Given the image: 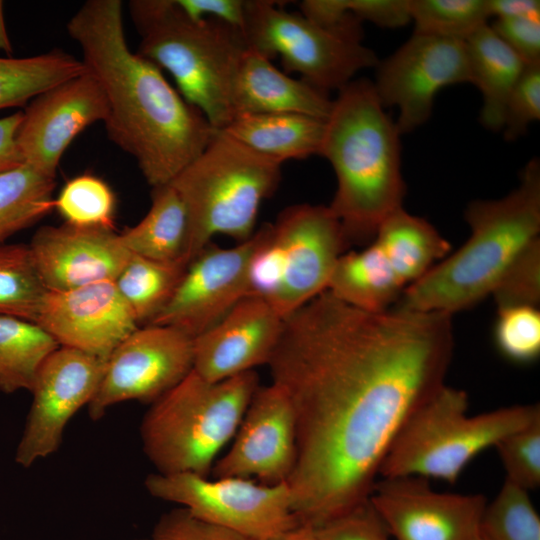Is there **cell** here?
Returning <instances> with one entry per match:
<instances>
[{
    "label": "cell",
    "instance_id": "obj_1",
    "mask_svg": "<svg viewBox=\"0 0 540 540\" xmlns=\"http://www.w3.org/2000/svg\"><path fill=\"white\" fill-rule=\"evenodd\" d=\"M451 317L367 312L326 290L283 319L267 365L295 415L287 484L299 522L317 526L369 499L395 437L445 385Z\"/></svg>",
    "mask_w": 540,
    "mask_h": 540
},
{
    "label": "cell",
    "instance_id": "obj_2",
    "mask_svg": "<svg viewBox=\"0 0 540 540\" xmlns=\"http://www.w3.org/2000/svg\"><path fill=\"white\" fill-rule=\"evenodd\" d=\"M122 11L120 0H88L68 21L67 32L106 96L109 139L135 159L156 188L199 156L217 129L161 69L130 50Z\"/></svg>",
    "mask_w": 540,
    "mask_h": 540
},
{
    "label": "cell",
    "instance_id": "obj_3",
    "mask_svg": "<svg viewBox=\"0 0 540 540\" xmlns=\"http://www.w3.org/2000/svg\"><path fill=\"white\" fill-rule=\"evenodd\" d=\"M400 136L371 80L355 79L338 90L319 156L335 172L337 188L328 207L348 245L369 244L381 223L403 207Z\"/></svg>",
    "mask_w": 540,
    "mask_h": 540
},
{
    "label": "cell",
    "instance_id": "obj_4",
    "mask_svg": "<svg viewBox=\"0 0 540 540\" xmlns=\"http://www.w3.org/2000/svg\"><path fill=\"white\" fill-rule=\"evenodd\" d=\"M464 218L466 242L409 285L392 309L452 316L491 295L513 259L540 237L539 159L526 164L509 194L472 201Z\"/></svg>",
    "mask_w": 540,
    "mask_h": 540
},
{
    "label": "cell",
    "instance_id": "obj_5",
    "mask_svg": "<svg viewBox=\"0 0 540 540\" xmlns=\"http://www.w3.org/2000/svg\"><path fill=\"white\" fill-rule=\"evenodd\" d=\"M128 11L140 37L136 53L168 71L182 97L223 129L235 116V78L249 48L243 31L218 20L193 21L176 0H132Z\"/></svg>",
    "mask_w": 540,
    "mask_h": 540
},
{
    "label": "cell",
    "instance_id": "obj_6",
    "mask_svg": "<svg viewBox=\"0 0 540 540\" xmlns=\"http://www.w3.org/2000/svg\"><path fill=\"white\" fill-rule=\"evenodd\" d=\"M258 387L254 370L217 382L192 370L151 403L140 436L157 473L207 476L222 448L233 439Z\"/></svg>",
    "mask_w": 540,
    "mask_h": 540
},
{
    "label": "cell",
    "instance_id": "obj_7",
    "mask_svg": "<svg viewBox=\"0 0 540 540\" xmlns=\"http://www.w3.org/2000/svg\"><path fill=\"white\" fill-rule=\"evenodd\" d=\"M282 162L262 155L221 130L169 184L187 215L191 261L219 234L249 239L262 202L277 189Z\"/></svg>",
    "mask_w": 540,
    "mask_h": 540
},
{
    "label": "cell",
    "instance_id": "obj_8",
    "mask_svg": "<svg viewBox=\"0 0 540 540\" xmlns=\"http://www.w3.org/2000/svg\"><path fill=\"white\" fill-rule=\"evenodd\" d=\"M538 417V404L512 405L469 416L467 393L445 384L403 425L379 476L454 483L477 455Z\"/></svg>",
    "mask_w": 540,
    "mask_h": 540
},
{
    "label": "cell",
    "instance_id": "obj_9",
    "mask_svg": "<svg viewBox=\"0 0 540 540\" xmlns=\"http://www.w3.org/2000/svg\"><path fill=\"white\" fill-rule=\"evenodd\" d=\"M244 35L249 46L273 60L278 55L287 73L328 93L340 90L379 59L362 43V22L327 28L301 13L286 11L279 1L247 0Z\"/></svg>",
    "mask_w": 540,
    "mask_h": 540
},
{
    "label": "cell",
    "instance_id": "obj_10",
    "mask_svg": "<svg viewBox=\"0 0 540 540\" xmlns=\"http://www.w3.org/2000/svg\"><path fill=\"white\" fill-rule=\"evenodd\" d=\"M145 487L155 498L252 540H266L300 523L287 482L268 485L238 477L156 472L147 476Z\"/></svg>",
    "mask_w": 540,
    "mask_h": 540
},
{
    "label": "cell",
    "instance_id": "obj_11",
    "mask_svg": "<svg viewBox=\"0 0 540 540\" xmlns=\"http://www.w3.org/2000/svg\"><path fill=\"white\" fill-rule=\"evenodd\" d=\"M193 370V338L165 325L137 328L110 354L88 414L99 420L113 405L153 403Z\"/></svg>",
    "mask_w": 540,
    "mask_h": 540
},
{
    "label": "cell",
    "instance_id": "obj_12",
    "mask_svg": "<svg viewBox=\"0 0 540 540\" xmlns=\"http://www.w3.org/2000/svg\"><path fill=\"white\" fill-rule=\"evenodd\" d=\"M375 68L374 89L384 108H398L401 134L427 122L441 89L471 82L465 42L420 33Z\"/></svg>",
    "mask_w": 540,
    "mask_h": 540
},
{
    "label": "cell",
    "instance_id": "obj_13",
    "mask_svg": "<svg viewBox=\"0 0 540 540\" xmlns=\"http://www.w3.org/2000/svg\"><path fill=\"white\" fill-rule=\"evenodd\" d=\"M105 359L59 346L39 367L32 403L15 453L24 468L55 453L71 418L96 395Z\"/></svg>",
    "mask_w": 540,
    "mask_h": 540
},
{
    "label": "cell",
    "instance_id": "obj_14",
    "mask_svg": "<svg viewBox=\"0 0 540 540\" xmlns=\"http://www.w3.org/2000/svg\"><path fill=\"white\" fill-rule=\"evenodd\" d=\"M271 230L281 255L282 279L270 305L284 319L327 290L348 243L340 222L324 205L289 206Z\"/></svg>",
    "mask_w": 540,
    "mask_h": 540
},
{
    "label": "cell",
    "instance_id": "obj_15",
    "mask_svg": "<svg viewBox=\"0 0 540 540\" xmlns=\"http://www.w3.org/2000/svg\"><path fill=\"white\" fill-rule=\"evenodd\" d=\"M369 502L394 540H475L486 498L443 493L420 477L382 478Z\"/></svg>",
    "mask_w": 540,
    "mask_h": 540
},
{
    "label": "cell",
    "instance_id": "obj_16",
    "mask_svg": "<svg viewBox=\"0 0 540 540\" xmlns=\"http://www.w3.org/2000/svg\"><path fill=\"white\" fill-rule=\"evenodd\" d=\"M255 242L253 234L230 248L209 243L188 263L171 299L149 324L174 327L193 339L215 325L250 296Z\"/></svg>",
    "mask_w": 540,
    "mask_h": 540
},
{
    "label": "cell",
    "instance_id": "obj_17",
    "mask_svg": "<svg viewBox=\"0 0 540 540\" xmlns=\"http://www.w3.org/2000/svg\"><path fill=\"white\" fill-rule=\"evenodd\" d=\"M228 451L216 460L213 477L287 482L296 463L295 415L286 393L275 383L258 387Z\"/></svg>",
    "mask_w": 540,
    "mask_h": 540
},
{
    "label": "cell",
    "instance_id": "obj_18",
    "mask_svg": "<svg viewBox=\"0 0 540 540\" xmlns=\"http://www.w3.org/2000/svg\"><path fill=\"white\" fill-rule=\"evenodd\" d=\"M107 114L104 91L88 70L39 94L28 103L17 132L24 164L55 178L74 138Z\"/></svg>",
    "mask_w": 540,
    "mask_h": 540
},
{
    "label": "cell",
    "instance_id": "obj_19",
    "mask_svg": "<svg viewBox=\"0 0 540 540\" xmlns=\"http://www.w3.org/2000/svg\"><path fill=\"white\" fill-rule=\"evenodd\" d=\"M35 323L59 346L105 360L138 328L132 310L110 280L47 291Z\"/></svg>",
    "mask_w": 540,
    "mask_h": 540
},
{
    "label": "cell",
    "instance_id": "obj_20",
    "mask_svg": "<svg viewBox=\"0 0 540 540\" xmlns=\"http://www.w3.org/2000/svg\"><path fill=\"white\" fill-rule=\"evenodd\" d=\"M283 318L264 299L247 296L215 325L193 339V371L221 381L268 364Z\"/></svg>",
    "mask_w": 540,
    "mask_h": 540
},
{
    "label": "cell",
    "instance_id": "obj_21",
    "mask_svg": "<svg viewBox=\"0 0 540 540\" xmlns=\"http://www.w3.org/2000/svg\"><path fill=\"white\" fill-rule=\"evenodd\" d=\"M28 247L47 291L114 281L132 254L114 230L67 223L40 227Z\"/></svg>",
    "mask_w": 540,
    "mask_h": 540
},
{
    "label": "cell",
    "instance_id": "obj_22",
    "mask_svg": "<svg viewBox=\"0 0 540 540\" xmlns=\"http://www.w3.org/2000/svg\"><path fill=\"white\" fill-rule=\"evenodd\" d=\"M332 106L328 93L288 76L250 46L242 57L233 88L235 115L294 113L327 120Z\"/></svg>",
    "mask_w": 540,
    "mask_h": 540
},
{
    "label": "cell",
    "instance_id": "obj_23",
    "mask_svg": "<svg viewBox=\"0 0 540 540\" xmlns=\"http://www.w3.org/2000/svg\"><path fill=\"white\" fill-rule=\"evenodd\" d=\"M326 120L294 113L237 114L225 134L280 162L319 155Z\"/></svg>",
    "mask_w": 540,
    "mask_h": 540
},
{
    "label": "cell",
    "instance_id": "obj_24",
    "mask_svg": "<svg viewBox=\"0 0 540 540\" xmlns=\"http://www.w3.org/2000/svg\"><path fill=\"white\" fill-rule=\"evenodd\" d=\"M471 82L482 94L480 122L488 130L503 127L507 100L527 64L491 29L489 24L466 41Z\"/></svg>",
    "mask_w": 540,
    "mask_h": 540
},
{
    "label": "cell",
    "instance_id": "obj_25",
    "mask_svg": "<svg viewBox=\"0 0 540 540\" xmlns=\"http://www.w3.org/2000/svg\"><path fill=\"white\" fill-rule=\"evenodd\" d=\"M405 289L381 250L370 242L339 257L327 291L357 309L380 313L393 308Z\"/></svg>",
    "mask_w": 540,
    "mask_h": 540
},
{
    "label": "cell",
    "instance_id": "obj_26",
    "mask_svg": "<svg viewBox=\"0 0 540 540\" xmlns=\"http://www.w3.org/2000/svg\"><path fill=\"white\" fill-rule=\"evenodd\" d=\"M371 242L381 250L407 288L451 251V244L427 220L400 208L379 226Z\"/></svg>",
    "mask_w": 540,
    "mask_h": 540
},
{
    "label": "cell",
    "instance_id": "obj_27",
    "mask_svg": "<svg viewBox=\"0 0 540 540\" xmlns=\"http://www.w3.org/2000/svg\"><path fill=\"white\" fill-rule=\"evenodd\" d=\"M151 206L134 226L119 234L125 248L145 258L176 262L188 259V225L184 204L170 185L152 188Z\"/></svg>",
    "mask_w": 540,
    "mask_h": 540
},
{
    "label": "cell",
    "instance_id": "obj_28",
    "mask_svg": "<svg viewBox=\"0 0 540 540\" xmlns=\"http://www.w3.org/2000/svg\"><path fill=\"white\" fill-rule=\"evenodd\" d=\"M85 72L82 60L61 49L24 58L0 57V109L24 106L44 91Z\"/></svg>",
    "mask_w": 540,
    "mask_h": 540
},
{
    "label": "cell",
    "instance_id": "obj_29",
    "mask_svg": "<svg viewBox=\"0 0 540 540\" xmlns=\"http://www.w3.org/2000/svg\"><path fill=\"white\" fill-rule=\"evenodd\" d=\"M58 347L37 323L0 315V391H30L39 367Z\"/></svg>",
    "mask_w": 540,
    "mask_h": 540
},
{
    "label": "cell",
    "instance_id": "obj_30",
    "mask_svg": "<svg viewBox=\"0 0 540 540\" xmlns=\"http://www.w3.org/2000/svg\"><path fill=\"white\" fill-rule=\"evenodd\" d=\"M188 263L163 262L131 254L114 283L138 324H149L166 306Z\"/></svg>",
    "mask_w": 540,
    "mask_h": 540
},
{
    "label": "cell",
    "instance_id": "obj_31",
    "mask_svg": "<svg viewBox=\"0 0 540 540\" xmlns=\"http://www.w3.org/2000/svg\"><path fill=\"white\" fill-rule=\"evenodd\" d=\"M55 178L28 164L0 173V243L54 208Z\"/></svg>",
    "mask_w": 540,
    "mask_h": 540
},
{
    "label": "cell",
    "instance_id": "obj_32",
    "mask_svg": "<svg viewBox=\"0 0 540 540\" xmlns=\"http://www.w3.org/2000/svg\"><path fill=\"white\" fill-rule=\"evenodd\" d=\"M46 293L28 244L0 243V315L35 322Z\"/></svg>",
    "mask_w": 540,
    "mask_h": 540
},
{
    "label": "cell",
    "instance_id": "obj_33",
    "mask_svg": "<svg viewBox=\"0 0 540 540\" xmlns=\"http://www.w3.org/2000/svg\"><path fill=\"white\" fill-rule=\"evenodd\" d=\"M414 33L465 42L491 18L488 0H409Z\"/></svg>",
    "mask_w": 540,
    "mask_h": 540
},
{
    "label": "cell",
    "instance_id": "obj_34",
    "mask_svg": "<svg viewBox=\"0 0 540 540\" xmlns=\"http://www.w3.org/2000/svg\"><path fill=\"white\" fill-rule=\"evenodd\" d=\"M480 532L486 540H540V517L529 491L504 479L485 506Z\"/></svg>",
    "mask_w": 540,
    "mask_h": 540
},
{
    "label": "cell",
    "instance_id": "obj_35",
    "mask_svg": "<svg viewBox=\"0 0 540 540\" xmlns=\"http://www.w3.org/2000/svg\"><path fill=\"white\" fill-rule=\"evenodd\" d=\"M65 223L83 228L114 230L116 199L102 179L82 174L68 180L54 199Z\"/></svg>",
    "mask_w": 540,
    "mask_h": 540
},
{
    "label": "cell",
    "instance_id": "obj_36",
    "mask_svg": "<svg viewBox=\"0 0 540 540\" xmlns=\"http://www.w3.org/2000/svg\"><path fill=\"white\" fill-rule=\"evenodd\" d=\"M494 340L502 355L517 363H529L540 354V311L538 307L515 306L497 309Z\"/></svg>",
    "mask_w": 540,
    "mask_h": 540
},
{
    "label": "cell",
    "instance_id": "obj_37",
    "mask_svg": "<svg viewBox=\"0 0 540 540\" xmlns=\"http://www.w3.org/2000/svg\"><path fill=\"white\" fill-rule=\"evenodd\" d=\"M497 309L540 303V237L510 263L491 293Z\"/></svg>",
    "mask_w": 540,
    "mask_h": 540
},
{
    "label": "cell",
    "instance_id": "obj_38",
    "mask_svg": "<svg viewBox=\"0 0 540 540\" xmlns=\"http://www.w3.org/2000/svg\"><path fill=\"white\" fill-rule=\"evenodd\" d=\"M505 479L527 490L540 485V417L500 440L494 447Z\"/></svg>",
    "mask_w": 540,
    "mask_h": 540
},
{
    "label": "cell",
    "instance_id": "obj_39",
    "mask_svg": "<svg viewBox=\"0 0 540 540\" xmlns=\"http://www.w3.org/2000/svg\"><path fill=\"white\" fill-rule=\"evenodd\" d=\"M540 119V64L527 65L505 106L503 137L514 141Z\"/></svg>",
    "mask_w": 540,
    "mask_h": 540
},
{
    "label": "cell",
    "instance_id": "obj_40",
    "mask_svg": "<svg viewBox=\"0 0 540 540\" xmlns=\"http://www.w3.org/2000/svg\"><path fill=\"white\" fill-rule=\"evenodd\" d=\"M314 527L319 540H391L369 499Z\"/></svg>",
    "mask_w": 540,
    "mask_h": 540
},
{
    "label": "cell",
    "instance_id": "obj_41",
    "mask_svg": "<svg viewBox=\"0 0 540 540\" xmlns=\"http://www.w3.org/2000/svg\"><path fill=\"white\" fill-rule=\"evenodd\" d=\"M152 540H252L231 529L204 521L183 507L163 514L156 523Z\"/></svg>",
    "mask_w": 540,
    "mask_h": 540
},
{
    "label": "cell",
    "instance_id": "obj_42",
    "mask_svg": "<svg viewBox=\"0 0 540 540\" xmlns=\"http://www.w3.org/2000/svg\"><path fill=\"white\" fill-rule=\"evenodd\" d=\"M490 27L527 65L540 64V21L495 18Z\"/></svg>",
    "mask_w": 540,
    "mask_h": 540
},
{
    "label": "cell",
    "instance_id": "obj_43",
    "mask_svg": "<svg viewBox=\"0 0 540 540\" xmlns=\"http://www.w3.org/2000/svg\"><path fill=\"white\" fill-rule=\"evenodd\" d=\"M348 10L361 22L381 28H400L411 22L409 0H346Z\"/></svg>",
    "mask_w": 540,
    "mask_h": 540
},
{
    "label": "cell",
    "instance_id": "obj_44",
    "mask_svg": "<svg viewBox=\"0 0 540 540\" xmlns=\"http://www.w3.org/2000/svg\"><path fill=\"white\" fill-rule=\"evenodd\" d=\"M299 8L306 18L327 28L341 27L358 19L348 10L346 0H304Z\"/></svg>",
    "mask_w": 540,
    "mask_h": 540
},
{
    "label": "cell",
    "instance_id": "obj_45",
    "mask_svg": "<svg viewBox=\"0 0 540 540\" xmlns=\"http://www.w3.org/2000/svg\"><path fill=\"white\" fill-rule=\"evenodd\" d=\"M23 119V112L0 118V173L23 165L16 137Z\"/></svg>",
    "mask_w": 540,
    "mask_h": 540
},
{
    "label": "cell",
    "instance_id": "obj_46",
    "mask_svg": "<svg viewBox=\"0 0 540 540\" xmlns=\"http://www.w3.org/2000/svg\"><path fill=\"white\" fill-rule=\"evenodd\" d=\"M491 17L527 18L540 21V1L538 0H488Z\"/></svg>",
    "mask_w": 540,
    "mask_h": 540
},
{
    "label": "cell",
    "instance_id": "obj_47",
    "mask_svg": "<svg viewBox=\"0 0 540 540\" xmlns=\"http://www.w3.org/2000/svg\"><path fill=\"white\" fill-rule=\"evenodd\" d=\"M266 540H319L315 527L305 523L287 529Z\"/></svg>",
    "mask_w": 540,
    "mask_h": 540
},
{
    "label": "cell",
    "instance_id": "obj_48",
    "mask_svg": "<svg viewBox=\"0 0 540 540\" xmlns=\"http://www.w3.org/2000/svg\"><path fill=\"white\" fill-rule=\"evenodd\" d=\"M0 50L5 52L8 57H11L13 52V47L5 24L3 1H0Z\"/></svg>",
    "mask_w": 540,
    "mask_h": 540
},
{
    "label": "cell",
    "instance_id": "obj_49",
    "mask_svg": "<svg viewBox=\"0 0 540 540\" xmlns=\"http://www.w3.org/2000/svg\"><path fill=\"white\" fill-rule=\"evenodd\" d=\"M475 540H486V539L481 535V532H480V535Z\"/></svg>",
    "mask_w": 540,
    "mask_h": 540
},
{
    "label": "cell",
    "instance_id": "obj_50",
    "mask_svg": "<svg viewBox=\"0 0 540 540\" xmlns=\"http://www.w3.org/2000/svg\"><path fill=\"white\" fill-rule=\"evenodd\" d=\"M136 540H152V539H136Z\"/></svg>",
    "mask_w": 540,
    "mask_h": 540
}]
</instances>
